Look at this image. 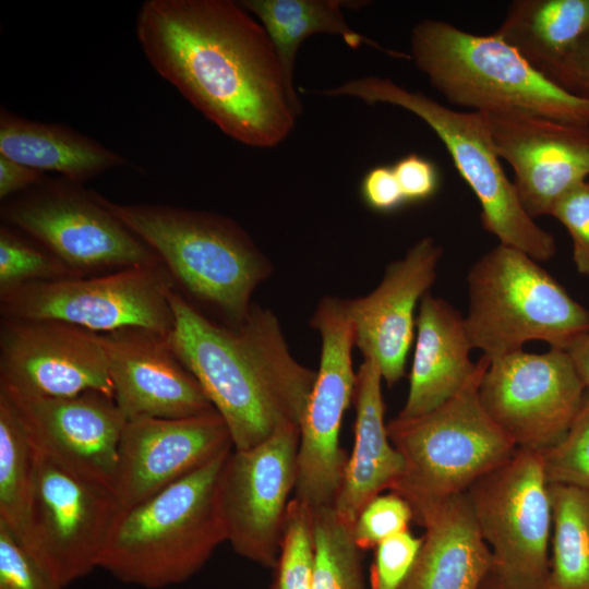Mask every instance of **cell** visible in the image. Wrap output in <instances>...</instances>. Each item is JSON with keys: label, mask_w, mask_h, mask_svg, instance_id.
Instances as JSON below:
<instances>
[{"label": "cell", "mask_w": 589, "mask_h": 589, "mask_svg": "<svg viewBox=\"0 0 589 589\" xmlns=\"http://www.w3.org/2000/svg\"><path fill=\"white\" fill-rule=\"evenodd\" d=\"M135 35L152 68L231 139L269 148L302 111L275 47L230 0H147Z\"/></svg>", "instance_id": "cell-1"}, {"label": "cell", "mask_w": 589, "mask_h": 589, "mask_svg": "<svg viewBox=\"0 0 589 589\" xmlns=\"http://www.w3.org/2000/svg\"><path fill=\"white\" fill-rule=\"evenodd\" d=\"M168 341L225 420L235 449H248L279 429L301 424L316 371L291 354L273 311L253 303L228 325L207 316L176 288Z\"/></svg>", "instance_id": "cell-2"}, {"label": "cell", "mask_w": 589, "mask_h": 589, "mask_svg": "<svg viewBox=\"0 0 589 589\" xmlns=\"http://www.w3.org/2000/svg\"><path fill=\"white\" fill-rule=\"evenodd\" d=\"M104 204L159 257L177 290L219 322L241 323L273 272L268 257L235 219L163 204Z\"/></svg>", "instance_id": "cell-3"}, {"label": "cell", "mask_w": 589, "mask_h": 589, "mask_svg": "<svg viewBox=\"0 0 589 589\" xmlns=\"http://www.w3.org/2000/svg\"><path fill=\"white\" fill-rule=\"evenodd\" d=\"M232 449L137 505L119 510L99 568L147 589L181 584L227 541L219 478Z\"/></svg>", "instance_id": "cell-4"}, {"label": "cell", "mask_w": 589, "mask_h": 589, "mask_svg": "<svg viewBox=\"0 0 589 589\" xmlns=\"http://www.w3.org/2000/svg\"><path fill=\"white\" fill-rule=\"evenodd\" d=\"M410 46L416 67L454 105L589 125L588 97L536 69L494 34L474 35L426 19L412 28Z\"/></svg>", "instance_id": "cell-5"}, {"label": "cell", "mask_w": 589, "mask_h": 589, "mask_svg": "<svg viewBox=\"0 0 589 589\" xmlns=\"http://www.w3.org/2000/svg\"><path fill=\"white\" fill-rule=\"evenodd\" d=\"M489 362L482 356L468 384L435 409L387 422L389 440L402 459L390 491L409 503L413 521L436 504L466 493L518 448L480 401L478 389Z\"/></svg>", "instance_id": "cell-6"}, {"label": "cell", "mask_w": 589, "mask_h": 589, "mask_svg": "<svg viewBox=\"0 0 589 589\" xmlns=\"http://www.w3.org/2000/svg\"><path fill=\"white\" fill-rule=\"evenodd\" d=\"M470 342L489 360L542 340L566 350L589 333V312L528 254L498 243L467 275Z\"/></svg>", "instance_id": "cell-7"}, {"label": "cell", "mask_w": 589, "mask_h": 589, "mask_svg": "<svg viewBox=\"0 0 589 589\" xmlns=\"http://www.w3.org/2000/svg\"><path fill=\"white\" fill-rule=\"evenodd\" d=\"M317 93L357 97L370 105L390 104L419 117L443 142L460 177L478 199L482 227L501 244L515 248L537 262L554 256V238L524 209L513 181L500 163L482 112L447 108L421 92L372 75Z\"/></svg>", "instance_id": "cell-8"}, {"label": "cell", "mask_w": 589, "mask_h": 589, "mask_svg": "<svg viewBox=\"0 0 589 589\" xmlns=\"http://www.w3.org/2000/svg\"><path fill=\"white\" fill-rule=\"evenodd\" d=\"M2 224L43 245L80 276L163 265L157 254L105 204L65 178H45L2 202Z\"/></svg>", "instance_id": "cell-9"}, {"label": "cell", "mask_w": 589, "mask_h": 589, "mask_svg": "<svg viewBox=\"0 0 589 589\" xmlns=\"http://www.w3.org/2000/svg\"><path fill=\"white\" fill-rule=\"evenodd\" d=\"M466 493L505 589H542L553 524L542 452L518 447Z\"/></svg>", "instance_id": "cell-10"}, {"label": "cell", "mask_w": 589, "mask_h": 589, "mask_svg": "<svg viewBox=\"0 0 589 589\" xmlns=\"http://www.w3.org/2000/svg\"><path fill=\"white\" fill-rule=\"evenodd\" d=\"M172 288L164 265L132 267L23 285L0 294V314L59 321L97 334L144 327L168 337L175 323Z\"/></svg>", "instance_id": "cell-11"}, {"label": "cell", "mask_w": 589, "mask_h": 589, "mask_svg": "<svg viewBox=\"0 0 589 589\" xmlns=\"http://www.w3.org/2000/svg\"><path fill=\"white\" fill-rule=\"evenodd\" d=\"M310 326L321 336V358L300 424L294 497L316 509L334 505L348 459L339 435L357 372L352 368L356 340L347 299L323 297Z\"/></svg>", "instance_id": "cell-12"}, {"label": "cell", "mask_w": 589, "mask_h": 589, "mask_svg": "<svg viewBox=\"0 0 589 589\" xmlns=\"http://www.w3.org/2000/svg\"><path fill=\"white\" fill-rule=\"evenodd\" d=\"M118 512L110 486L71 471L34 446L27 549L62 588L98 567Z\"/></svg>", "instance_id": "cell-13"}, {"label": "cell", "mask_w": 589, "mask_h": 589, "mask_svg": "<svg viewBox=\"0 0 589 589\" xmlns=\"http://www.w3.org/2000/svg\"><path fill=\"white\" fill-rule=\"evenodd\" d=\"M587 387L566 350L515 351L490 360L480 401L517 447L544 452L567 433Z\"/></svg>", "instance_id": "cell-14"}, {"label": "cell", "mask_w": 589, "mask_h": 589, "mask_svg": "<svg viewBox=\"0 0 589 589\" xmlns=\"http://www.w3.org/2000/svg\"><path fill=\"white\" fill-rule=\"evenodd\" d=\"M300 426L229 453L219 478L227 542L240 556L273 569L278 560L289 496L296 490Z\"/></svg>", "instance_id": "cell-15"}, {"label": "cell", "mask_w": 589, "mask_h": 589, "mask_svg": "<svg viewBox=\"0 0 589 589\" xmlns=\"http://www.w3.org/2000/svg\"><path fill=\"white\" fill-rule=\"evenodd\" d=\"M0 388L34 397L96 390L113 398L99 335L52 320L1 318Z\"/></svg>", "instance_id": "cell-16"}, {"label": "cell", "mask_w": 589, "mask_h": 589, "mask_svg": "<svg viewBox=\"0 0 589 589\" xmlns=\"http://www.w3.org/2000/svg\"><path fill=\"white\" fill-rule=\"evenodd\" d=\"M232 448L229 429L216 410L127 422L112 485L119 510L149 498Z\"/></svg>", "instance_id": "cell-17"}, {"label": "cell", "mask_w": 589, "mask_h": 589, "mask_svg": "<svg viewBox=\"0 0 589 589\" xmlns=\"http://www.w3.org/2000/svg\"><path fill=\"white\" fill-rule=\"evenodd\" d=\"M497 156L515 172L518 199L534 218L589 176V125L516 112H482Z\"/></svg>", "instance_id": "cell-18"}, {"label": "cell", "mask_w": 589, "mask_h": 589, "mask_svg": "<svg viewBox=\"0 0 589 589\" xmlns=\"http://www.w3.org/2000/svg\"><path fill=\"white\" fill-rule=\"evenodd\" d=\"M33 445L89 480L112 489L127 423L115 399L89 390L69 397H34L0 388Z\"/></svg>", "instance_id": "cell-19"}, {"label": "cell", "mask_w": 589, "mask_h": 589, "mask_svg": "<svg viewBox=\"0 0 589 589\" xmlns=\"http://www.w3.org/2000/svg\"><path fill=\"white\" fill-rule=\"evenodd\" d=\"M98 335L107 358L113 399L127 422L189 418L215 410L167 336L144 327H124Z\"/></svg>", "instance_id": "cell-20"}, {"label": "cell", "mask_w": 589, "mask_h": 589, "mask_svg": "<svg viewBox=\"0 0 589 589\" xmlns=\"http://www.w3.org/2000/svg\"><path fill=\"white\" fill-rule=\"evenodd\" d=\"M443 249L424 237L405 256L387 265L381 283L368 294L347 299L356 347L372 360L383 381L393 386L405 374L418 302L437 276Z\"/></svg>", "instance_id": "cell-21"}, {"label": "cell", "mask_w": 589, "mask_h": 589, "mask_svg": "<svg viewBox=\"0 0 589 589\" xmlns=\"http://www.w3.org/2000/svg\"><path fill=\"white\" fill-rule=\"evenodd\" d=\"M417 340L406 402L397 417L412 418L441 406L474 375L478 362L462 316L446 300L425 293L416 318Z\"/></svg>", "instance_id": "cell-22"}, {"label": "cell", "mask_w": 589, "mask_h": 589, "mask_svg": "<svg viewBox=\"0 0 589 589\" xmlns=\"http://www.w3.org/2000/svg\"><path fill=\"white\" fill-rule=\"evenodd\" d=\"M416 522L424 534L400 589H480L494 562L467 493L429 508Z\"/></svg>", "instance_id": "cell-23"}, {"label": "cell", "mask_w": 589, "mask_h": 589, "mask_svg": "<svg viewBox=\"0 0 589 589\" xmlns=\"http://www.w3.org/2000/svg\"><path fill=\"white\" fill-rule=\"evenodd\" d=\"M382 383L377 365L363 359L352 397L356 407L353 447L333 505L339 517L351 526L370 501L393 488L402 471L401 456L393 446L385 423Z\"/></svg>", "instance_id": "cell-24"}, {"label": "cell", "mask_w": 589, "mask_h": 589, "mask_svg": "<svg viewBox=\"0 0 589 589\" xmlns=\"http://www.w3.org/2000/svg\"><path fill=\"white\" fill-rule=\"evenodd\" d=\"M0 155L41 172L83 184L129 161L95 140L61 124L0 112Z\"/></svg>", "instance_id": "cell-25"}, {"label": "cell", "mask_w": 589, "mask_h": 589, "mask_svg": "<svg viewBox=\"0 0 589 589\" xmlns=\"http://www.w3.org/2000/svg\"><path fill=\"white\" fill-rule=\"evenodd\" d=\"M589 33V0H516L492 33L555 81Z\"/></svg>", "instance_id": "cell-26"}, {"label": "cell", "mask_w": 589, "mask_h": 589, "mask_svg": "<svg viewBox=\"0 0 589 589\" xmlns=\"http://www.w3.org/2000/svg\"><path fill=\"white\" fill-rule=\"evenodd\" d=\"M255 15L267 32L281 62L288 84L294 88V60L300 45L311 35H339L353 49L363 44L393 57L408 56L381 47L372 39L353 31L346 22L342 8L356 7L341 0H243L239 1Z\"/></svg>", "instance_id": "cell-27"}, {"label": "cell", "mask_w": 589, "mask_h": 589, "mask_svg": "<svg viewBox=\"0 0 589 589\" xmlns=\"http://www.w3.org/2000/svg\"><path fill=\"white\" fill-rule=\"evenodd\" d=\"M553 524L542 589H589V488L550 483Z\"/></svg>", "instance_id": "cell-28"}, {"label": "cell", "mask_w": 589, "mask_h": 589, "mask_svg": "<svg viewBox=\"0 0 589 589\" xmlns=\"http://www.w3.org/2000/svg\"><path fill=\"white\" fill-rule=\"evenodd\" d=\"M33 476L34 446L12 402L0 392V522L26 548Z\"/></svg>", "instance_id": "cell-29"}, {"label": "cell", "mask_w": 589, "mask_h": 589, "mask_svg": "<svg viewBox=\"0 0 589 589\" xmlns=\"http://www.w3.org/2000/svg\"><path fill=\"white\" fill-rule=\"evenodd\" d=\"M314 569L312 589H365L361 550L351 528L333 506L312 509Z\"/></svg>", "instance_id": "cell-30"}, {"label": "cell", "mask_w": 589, "mask_h": 589, "mask_svg": "<svg viewBox=\"0 0 589 589\" xmlns=\"http://www.w3.org/2000/svg\"><path fill=\"white\" fill-rule=\"evenodd\" d=\"M82 277L25 233L0 226V294L26 284Z\"/></svg>", "instance_id": "cell-31"}, {"label": "cell", "mask_w": 589, "mask_h": 589, "mask_svg": "<svg viewBox=\"0 0 589 589\" xmlns=\"http://www.w3.org/2000/svg\"><path fill=\"white\" fill-rule=\"evenodd\" d=\"M274 577L268 589H312L314 536L312 509L290 500Z\"/></svg>", "instance_id": "cell-32"}, {"label": "cell", "mask_w": 589, "mask_h": 589, "mask_svg": "<svg viewBox=\"0 0 589 589\" xmlns=\"http://www.w3.org/2000/svg\"><path fill=\"white\" fill-rule=\"evenodd\" d=\"M542 456L549 483L589 488V388L565 436Z\"/></svg>", "instance_id": "cell-33"}, {"label": "cell", "mask_w": 589, "mask_h": 589, "mask_svg": "<svg viewBox=\"0 0 589 589\" xmlns=\"http://www.w3.org/2000/svg\"><path fill=\"white\" fill-rule=\"evenodd\" d=\"M412 520L413 512L405 498L394 492L380 494L356 518L352 538L361 551L374 550L388 538L408 531Z\"/></svg>", "instance_id": "cell-34"}, {"label": "cell", "mask_w": 589, "mask_h": 589, "mask_svg": "<svg viewBox=\"0 0 589 589\" xmlns=\"http://www.w3.org/2000/svg\"><path fill=\"white\" fill-rule=\"evenodd\" d=\"M0 589H63L2 522H0Z\"/></svg>", "instance_id": "cell-35"}, {"label": "cell", "mask_w": 589, "mask_h": 589, "mask_svg": "<svg viewBox=\"0 0 589 589\" xmlns=\"http://www.w3.org/2000/svg\"><path fill=\"white\" fill-rule=\"evenodd\" d=\"M422 537L409 530L396 534L374 549L370 567V589H400L421 546Z\"/></svg>", "instance_id": "cell-36"}, {"label": "cell", "mask_w": 589, "mask_h": 589, "mask_svg": "<svg viewBox=\"0 0 589 589\" xmlns=\"http://www.w3.org/2000/svg\"><path fill=\"white\" fill-rule=\"evenodd\" d=\"M551 216L569 232L576 268L589 277V181L566 193L554 205Z\"/></svg>", "instance_id": "cell-37"}, {"label": "cell", "mask_w": 589, "mask_h": 589, "mask_svg": "<svg viewBox=\"0 0 589 589\" xmlns=\"http://www.w3.org/2000/svg\"><path fill=\"white\" fill-rule=\"evenodd\" d=\"M392 167L406 204L425 202L440 189L438 168L429 158L411 153L399 158Z\"/></svg>", "instance_id": "cell-38"}, {"label": "cell", "mask_w": 589, "mask_h": 589, "mask_svg": "<svg viewBox=\"0 0 589 589\" xmlns=\"http://www.w3.org/2000/svg\"><path fill=\"white\" fill-rule=\"evenodd\" d=\"M359 192L364 205L373 212L388 214L406 205L392 166L378 165L363 176Z\"/></svg>", "instance_id": "cell-39"}, {"label": "cell", "mask_w": 589, "mask_h": 589, "mask_svg": "<svg viewBox=\"0 0 589 589\" xmlns=\"http://www.w3.org/2000/svg\"><path fill=\"white\" fill-rule=\"evenodd\" d=\"M555 81L570 92L589 98V33L564 62Z\"/></svg>", "instance_id": "cell-40"}, {"label": "cell", "mask_w": 589, "mask_h": 589, "mask_svg": "<svg viewBox=\"0 0 589 589\" xmlns=\"http://www.w3.org/2000/svg\"><path fill=\"white\" fill-rule=\"evenodd\" d=\"M46 178L45 172L0 155V200L3 202Z\"/></svg>", "instance_id": "cell-41"}, {"label": "cell", "mask_w": 589, "mask_h": 589, "mask_svg": "<svg viewBox=\"0 0 589 589\" xmlns=\"http://www.w3.org/2000/svg\"><path fill=\"white\" fill-rule=\"evenodd\" d=\"M566 351L570 356L584 384L589 388V333L575 340Z\"/></svg>", "instance_id": "cell-42"}, {"label": "cell", "mask_w": 589, "mask_h": 589, "mask_svg": "<svg viewBox=\"0 0 589 589\" xmlns=\"http://www.w3.org/2000/svg\"><path fill=\"white\" fill-rule=\"evenodd\" d=\"M480 589H505V587L503 586L501 579L498 578L494 569H492L482 582Z\"/></svg>", "instance_id": "cell-43"}]
</instances>
